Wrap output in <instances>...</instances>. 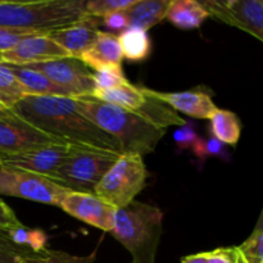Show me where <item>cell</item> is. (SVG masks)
Instances as JSON below:
<instances>
[{
  "instance_id": "cell-17",
  "label": "cell",
  "mask_w": 263,
  "mask_h": 263,
  "mask_svg": "<svg viewBox=\"0 0 263 263\" xmlns=\"http://www.w3.org/2000/svg\"><path fill=\"white\" fill-rule=\"evenodd\" d=\"M92 72L105 67H121L123 61L118 36L107 31H99L97 40L90 49L80 57Z\"/></svg>"
},
{
  "instance_id": "cell-28",
  "label": "cell",
  "mask_w": 263,
  "mask_h": 263,
  "mask_svg": "<svg viewBox=\"0 0 263 263\" xmlns=\"http://www.w3.org/2000/svg\"><path fill=\"white\" fill-rule=\"evenodd\" d=\"M135 0H90L85 4V12L89 17L103 18L117 10L130 7Z\"/></svg>"
},
{
  "instance_id": "cell-36",
  "label": "cell",
  "mask_w": 263,
  "mask_h": 263,
  "mask_svg": "<svg viewBox=\"0 0 263 263\" xmlns=\"http://www.w3.org/2000/svg\"><path fill=\"white\" fill-rule=\"evenodd\" d=\"M181 263H205V252L184 257L181 259Z\"/></svg>"
},
{
  "instance_id": "cell-27",
  "label": "cell",
  "mask_w": 263,
  "mask_h": 263,
  "mask_svg": "<svg viewBox=\"0 0 263 263\" xmlns=\"http://www.w3.org/2000/svg\"><path fill=\"white\" fill-rule=\"evenodd\" d=\"M92 81H94L95 91L109 90L128 82L123 74L122 67H105V68L94 71Z\"/></svg>"
},
{
  "instance_id": "cell-2",
  "label": "cell",
  "mask_w": 263,
  "mask_h": 263,
  "mask_svg": "<svg viewBox=\"0 0 263 263\" xmlns=\"http://www.w3.org/2000/svg\"><path fill=\"white\" fill-rule=\"evenodd\" d=\"M74 99L85 117L120 143L122 154L143 157L152 153L166 134V128L158 127L130 110L103 102L94 95H82Z\"/></svg>"
},
{
  "instance_id": "cell-31",
  "label": "cell",
  "mask_w": 263,
  "mask_h": 263,
  "mask_svg": "<svg viewBox=\"0 0 263 263\" xmlns=\"http://www.w3.org/2000/svg\"><path fill=\"white\" fill-rule=\"evenodd\" d=\"M100 25L107 27V30H109L108 32L118 36L120 33H122L123 31H126L128 28V22L125 9L117 10V12H113L110 14L105 15V17L100 18Z\"/></svg>"
},
{
  "instance_id": "cell-38",
  "label": "cell",
  "mask_w": 263,
  "mask_h": 263,
  "mask_svg": "<svg viewBox=\"0 0 263 263\" xmlns=\"http://www.w3.org/2000/svg\"><path fill=\"white\" fill-rule=\"evenodd\" d=\"M239 263H244V261H243V259L240 258V259H239Z\"/></svg>"
},
{
  "instance_id": "cell-20",
  "label": "cell",
  "mask_w": 263,
  "mask_h": 263,
  "mask_svg": "<svg viewBox=\"0 0 263 263\" xmlns=\"http://www.w3.org/2000/svg\"><path fill=\"white\" fill-rule=\"evenodd\" d=\"M210 17L202 3L197 0H171L166 18L181 30H194Z\"/></svg>"
},
{
  "instance_id": "cell-8",
  "label": "cell",
  "mask_w": 263,
  "mask_h": 263,
  "mask_svg": "<svg viewBox=\"0 0 263 263\" xmlns=\"http://www.w3.org/2000/svg\"><path fill=\"white\" fill-rule=\"evenodd\" d=\"M69 190L44 175L0 164V195L22 198L59 207Z\"/></svg>"
},
{
  "instance_id": "cell-24",
  "label": "cell",
  "mask_w": 263,
  "mask_h": 263,
  "mask_svg": "<svg viewBox=\"0 0 263 263\" xmlns=\"http://www.w3.org/2000/svg\"><path fill=\"white\" fill-rule=\"evenodd\" d=\"M25 97H27L26 90L17 77L7 64L0 63V104L5 108H13Z\"/></svg>"
},
{
  "instance_id": "cell-21",
  "label": "cell",
  "mask_w": 263,
  "mask_h": 263,
  "mask_svg": "<svg viewBox=\"0 0 263 263\" xmlns=\"http://www.w3.org/2000/svg\"><path fill=\"white\" fill-rule=\"evenodd\" d=\"M210 121L211 134L216 140L226 145L238 144L241 135V123L235 113L218 108Z\"/></svg>"
},
{
  "instance_id": "cell-11",
  "label": "cell",
  "mask_w": 263,
  "mask_h": 263,
  "mask_svg": "<svg viewBox=\"0 0 263 263\" xmlns=\"http://www.w3.org/2000/svg\"><path fill=\"white\" fill-rule=\"evenodd\" d=\"M25 67L41 72L54 84L68 90L74 98L92 95L95 91L92 71L79 58L66 57Z\"/></svg>"
},
{
  "instance_id": "cell-30",
  "label": "cell",
  "mask_w": 263,
  "mask_h": 263,
  "mask_svg": "<svg viewBox=\"0 0 263 263\" xmlns=\"http://www.w3.org/2000/svg\"><path fill=\"white\" fill-rule=\"evenodd\" d=\"M192 149L193 152H194L195 156H197L200 161H204V159L208 158V157L218 156V154L222 153L223 144L220 143L218 140H216L215 138H210V139L199 138Z\"/></svg>"
},
{
  "instance_id": "cell-10",
  "label": "cell",
  "mask_w": 263,
  "mask_h": 263,
  "mask_svg": "<svg viewBox=\"0 0 263 263\" xmlns=\"http://www.w3.org/2000/svg\"><path fill=\"white\" fill-rule=\"evenodd\" d=\"M200 3L210 17L263 41V3L261 0H203Z\"/></svg>"
},
{
  "instance_id": "cell-1",
  "label": "cell",
  "mask_w": 263,
  "mask_h": 263,
  "mask_svg": "<svg viewBox=\"0 0 263 263\" xmlns=\"http://www.w3.org/2000/svg\"><path fill=\"white\" fill-rule=\"evenodd\" d=\"M33 127L64 144L122 154L120 143L85 117L71 97H27L13 107Z\"/></svg>"
},
{
  "instance_id": "cell-7",
  "label": "cell",
  "mask_w": 263,
  "mask_h": 263,
  "mask_svg": "<svg viewBox=\"0 0 263 263\" xmlns=\"http://www.w3.org/2000/svg\"><path fill=\"white\" fill-rule=\"evenodd\" d=\"M95 98L109 104L117 105L126 110L140 116L158 127L167 128L168 126L186 125V121L177 115L172 108L152 97L149 89L135 86L130 82L103 91H95Z\"/></svg>"
},
{
  "instance_id": "cell-23",
  "label": "cell",
  "mask_w": 263,
  "mask_h": 263,
  "mask_svg": "<svg viewBox=\"0 0 263 263\" xmlns=\"http://www.w3.org/2000/svg\"><path fill=\"white\" fill-rule=\"evenodd\" d=\"M8 238L23 249L39 253V252L46 249L48 244V235L43 230L39 229H28L25 225L17 226L12 229H4Z\"/></svg>"
},
{
  "instance_id": "cell-26",
  "label": "cell",
  "mask_w": 263,
  "mask_h": 263,
  "mask_svg": "<svg viewBox=\"0 0 263 263\" xmlns=\"http://www.w3.org/2000/svg\"><path fill=\"white\" fill-rule=\"evenodd\" d=\"M262 215L259 216L256 228L246 241L236 247L244 263H263V225Z\"/></svg>"
},
{
  "instance_id": "cell-39",
  "label": "cell",
  "mask_w": 263,
  "mask_h": 263,
  "mask_svg": "<svg viewBox=\"0 0 263 263\" xmlns=\"http://www.w3.org/2000/svg\"><path fill=\"white\" fill-rule=\"evenodd\" d=\"M2 107H3V105H2V104H0V108H2Z\"/></svg>"
},
{
  "instance_id": "cell-16",
  "label": "cell",
  "mask_w": 263,
  "mask_h": 263,
  "mask_svg": "<svg viewBox=\"0 0 263 263\" xmlns=\"http://www.w3.org/2000/svg\"><path fill=\"white\" fill-rule=\"evenodd\" d=\"M99 25L100 18L87 15L80 22L63 30L55 31L48 36H50L61 48H63L69 57L80 59V57L89 50L90 46L97 40V36L100 31Z\"/></svg>"
},
{
  "instance_id": "cell-34",
  "label": "cell",
  "mask_w": 263,
  "mask_h": 263,
  "mask_svg": "<svg viewBox=\"0 0 263 263\" xmlns=\"http://www.w3.org/2000/svg\"><path fill=\"white\" fill-rule=\"evenodd\" d=\"M175 141H176L177 146L181 149H192L194 146V144L197 143V140L199 139L197 131L192 127L190 125H184L182 127H180L179 130L175 133L174 136Z\"/></svg>"
},
{
  "instance_id": "cell-15",
  "label": "cell",
  "mask_w": 263,
  "mask_h": 263,
  "mask_svg": "<svg viewBox=\"0 0 263 263\" xmlns=\"http://www.w3.org/2000/svg\"><path fill=\"white\" fill-rule=\"evenodd\" d=\"M149 92L152 97L161 100L175 112H181L198 120H211V117L218 109L211 95L204 91L189 90V91L164 92L149 89Z\"/></svg>"
},
{
  "instance_id": "cell-6",
  "label": "cell",
  "mask_w": 263,
  "mask_h": 263,
  "mask_svg": "<svg viewBox=\"0 0 263 263\" xmlns=\"http://www.w3.org/2000/svg\"><path fill=\"white\" fill-rule=\"evenodd\" d=\"M148 170L143 157L121 154L95 186L94 194L120 210L135 200L145 187Z\"/></svg>"
},
{
  "instance_id": "cell-19",
  "label": "cell",
  "mask_w": 263,
  "mask_h": 263,
  "mask_svg": "<svg viewBox=\"0 0 263 263\" xmlns=\"http://www.w3.org/2000/svg\"><path fill=\"white\" fill-rule=\"evenodd\" d=\"M7 64V63H4ZM8 68L12 71L21 82L26 94L31 97H71L74 98L68 90L58 86L51 80H49L45 74L35 69L27 68L25 66H14V64H7Z\"/></svg>"
},
{
  "instance_id": "cell-33",
  "label": "cell",
  "mask_w": 263,
  "mask_h": 263,
  "mask_svg": "<svg viewBox=\"0 0 263 263\" xmlns=\"http://www.w3.org/2000/svg\"><path fill=\"white\" fill-rule=\"evenodd\" d=\"M33 33L25 32V31L13 30V28L0 27V53H7L10 49L14 48L22 39Z\"/></svg>"
},
{
  "instance_id": "cell-18",
  "label": "cell",
  "mask_w": 263,
  "mask_h": 263,
  "mask_svg": "<svg viewBox=\"0 0 263 263\" xmlns=\"http://www.w3.org/2000/svg\"><path fill=\"white\" fill-rule=\"evenodd\" d=\"M170 2L171 0H135L125 9L128 28H138L148 32V30L166 18Z\"/></svg>"
},
{
  "instance_id": "cell-35",
  "label": "cell",
  "mask_w": 263,
  "mask_h": 263,
  "mask_svg": "<svg viewBox=\"0 0 263 263\" xmlns=\"http://www.w3.org/2000/svg\"><path fill=\"white\" fill-rule=\"evenodd\" d=\"M23 225L13 210H10L2 199H0V229H12Z\"/></svg>"
},
{
  "instance_id": "cell-40",
  "label": "cell",
  "mask_w": 263,
  "mask_h": 263,
  "mask_svg": "<svg viewBox=\"0 0 263 263\" xmlns=\"http://www.w3.org/2000/svg\"><path fill=\"white\" fill-rule=\"evenodd\" d=\"M0 164H2V163H0Z\"/></svg>"
},
{
  "instance_id": "cell-32",
  "label": "cell",
  "mask_w": 263,
  "mask_h": 263,
  "mask_svg": "<svg viewBox=\"0 0 263 263\" xmlns=\"http://www.w3.org/2000/svg\"><path fill=\"white\" fill-rule=\"evenodd\" d=\"M240 256L236 247L217 248L205 252V263H239Z\"/></svg>"
},
{
  "instance_id": "cell-25",
  "label": "cell",
  "mask_w": 263,
  "mask_h": 263,
  "mask_svg": "<svg viewBox=\"0 0 263 263\" xmlns=\"http://www.w3.org/2000/svg\"><path fill=\"white\" fill-rule=\"evenodd\" d=\"M97 252L86 257L73 256L63 251H53V249H44L39 253L23 254L20 258V263H92L95 261Z\"/></svg>"
},
{
  "instance_id": "cell-22",
  "label": "cell",
  "mask_w": 263,
  "mask_h": 263,
  "mask_svg": "<svg viewBox=\"0 0 263 263\" xmlns=\"http://www.w3.org/2000/svg\"><path fill=\"white\" fill-rule=\"evenodd\" d=\"M123 58L131 62H143L151 54V39L148 32L138 28H127L118 35Z\"/></svg>"
},
{
  "instance_id": "cell-5",
  "label": "cell",
  "mask_w": 263,
  "mask_h": 263,
  "mask_svg": "<svg viewBox=\"0 0 263 263\" xmlns=\"http://www.w3.org/2000/svg\"><path fill=\"white\" fill-rule=\"evenodd\" d=\"M120 154L85 146L71 148L68 158L50 177L69 192L94 194V189Z\"/></svg>"
},
{
  "instance_id": "cell-14",
  "label": "cell",
  "mask_w": 263,
  "mask_h": 263,
  "mask_svg": "<svg viewBox=\"0 0 263 263\" xmlns=\"http://www.w3.org/2000/svg\"><path fill=\"white\" fill-rule=\"evenodd\" d=\"M3 63L14 66L43 63L53 59L69 57L63 48L48 35H30L20 41L13 49L3 53Z\"/></svg>"
},
{
  "instance_id": "cell-9",
  "label": "cell",
  "mask_w": 263,
  "mask_h": 263,
  "mask_svg": "<svg viewBox=\"0 0 263 263\" xmlns=\"http://www.w3.org/2000/svg\"><path fill=\"white\" fill-rule=\"evenodd\" d=\"M61 143L33 127L15 113L13 108H0V159L40 146Z\"/></svg>"
},
{
  "instance_id": "cell-4",
  "label": "cell",
  "mask_w": 263,
  "mask_h": 263,
  "mask_svg": "<svg viewBox=\"0 0 263 263\" xmlns=\"http://www.w3.org/2000/svg\"><path fill=\"white\" fill-rule=\"evenodd\" d=\"M163 230V213L158 207L131 202L116 210L115 228L110 231L133 257L131 263H156Z\"/></svg>"
},
{
  "instance_id": "cell-13",
  "label": "cell",
  "mask_w": 263,
  "mask_h": 263,
  "mask_svg": "<svg viewBox=\"0 0 263 263\" xmlns=\"http://www.w3.org/2000/svg\"><path fill=\"white\" fill-rule=\"evenodd\" d=\"M71 148L72 145L68 144H50L15 156L5 157L0 159V163L2 166L44 175L50 179L68 158Z\"/></svg>"
},
{
  "instance_id": "cell-29",
  "label": "cell",
  "mask_w": 263,
  "mask_h": 263,
  "mask_svg": "<svg viewBox=\"0 0 263 263\" xmlns=\"http://www.w3.org/2000/svg\"><path fill=\"white\" fill-rule=\"evenodd\" d=\"M30 251L15 246L7 236L4 229H0V263H20V258Z\"/></svg>"
},
{
  "instance_id": "cell-37",
  "label": "cell",
  "mask_w": 263,
  "mask_h": 263,
  "mask_svg": "<svg viewBox=\"0 0 263 263\" xmlns=\"http://www.w3.org/2000/svg\"><path fill=\"white\" fill-rule=\"evenodd\" d=\"M0 63H3V57H2V53H0Z\"/></svg>"
},
{
  "instance_id": "cell-12",
  "label": "cell",
  "mask_w": 263,
  "mask_h": 263,
  "mask_svg": "<svg viewBox=\"0 0 263 263\" xmlns=\"http://www.w3.org/2000/svg\"><path fill=\"white\" fill-rule=\"evenodd\" d=\"M59 208L99 230L110 233L115 228L116 208L95 194L69 192L64 195Z\"/></svg>"
},
{
  "instance_id": "cell-3",
  "label": "cell",
  "mask_w": 263,
  "mask_h": 263,
  "mask_svg": "<svg viewBox=\"0 0 263 263\" xmlns=\"http://www.w3.org/2000/svg\"><path fill=\"white\" fill-rule=\"evenodd\" d=\"M85 4L86 0L0 2V27L50 35L87 17Z\"/></svg>"
}]
</instances>
